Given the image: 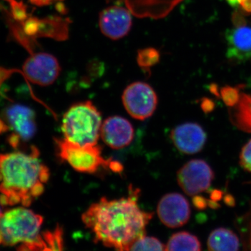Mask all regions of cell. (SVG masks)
Here are the masks:
<instances>
[{
    "label": "cell",
    "instance_id": "13",
    "mask_svg": "<svg viewBox=\"0 0 251 251\" xmlns=\"http://www.w3.org/2000/svg\"><path fill=\"white\" fill-rule=\"evenodd\" d=\"M172 141L176 149L186 154H195L204 148L206 142L205 131L196 123H185L172 130Z\"/></svg>",
    "mask_w": 251,
    "mask_h": 251
},
{
    "label": "cell",
    "instance_id": "23",
    "mask_svg": "<svg viewBox=\"0 0 251 251\" xmlns=\"http://www.w3.org/2000/svg\"><path fill=\"white\" fill-rule=\"evenodd\" d=\"M193 201H194L193 203L198 209H203L207 206V201L205 198L201 197V196H195Z\"/></svg>",
    "mask_w": 251,
    "mask_h": 251
},
{
    "label": "cell",
    "instance_id": "15",
    "mask_svg": "<svg viewBox=\"0 0 251 251\" xmlns=\"http://www.w3.org/2000/svg\"><path fill=\"white\" fill-rule=\"evenodd\" d=\"M239 246L237 234L224 227L214 229L208 238L209 251H239Z\"/></svg>",
    "mask_w": 251,
    "mask_h": 251
},
{
    "label": "cell",
    "instance_id": "20",
    "mask_svg": "<svg viewBox=\"0 0 251 251\" xmlns=\"http://www.w3.org/2000/svg\"><path fill=\"white\" fill-rule=\"evenodd\" d=\"M221 96L224 103L232 108L239 102L241 97L240 91L230 86H226L221 89Z\"/></svg>",
    "mask_w": 251,
    "mask_h": 251
},
{
    "label": "cell",
    "instance_id": "29",
    "mask_svg": "<svg viewBox=\"0 0 251 251\" xmlns=\"http://www.w3.org/2000/svg\"><path fill=\"white\" fill-rule=\"evenodd\" d=\"M53 251H62V247H57Z\"/></svg>",
    "mask_w": 251,
    "mask_h": 251
},
{
    "label": "cell",
    "instance_id": "5",
    "mask_svg": "<svg viewBox=\"0 0 251 251\" xmlns=\"http://www.w3.org/2000/svg\"><path fill=\"white\" fill-rule=\"evenodd\" d=\"M54 142L59 158L79 173L93 174L100 167L117 173L123 171V166L120 162L104 158L98 145H77L65 138H56Z\"/></svg>",
    "mask_w": 251,
    "mask_h": 251
},
{
    "label": "cell",
    "instance_id": "10",
    "mask_svg": "<svg viewBox=\"0 0 251 251\" xmlns=\"http://www.w3.org/2000/svg\"><path fill=\"white\" fill-rule=\"evenodd\" d=\"M99 24L102 34L112 40H118L131 29V14L122 6H108L100 13Z\"/></svg>",
    "mask_w": 251,
    "mask_h": 251
},
{
    "label": "cell",
    "instance_id": "22",
    "mask_svg": "<svg viewBox=\"0 0 251 251\" xmlns=\"http://www.w3.org/2000/svg\"><path fill=\"white\" fill-rule=\"evenodd\" d=\"M232 20L234 27H239L247 24V20L240 11H234V14H232Z\"/></svg>",
    "mask_w": 251,
    "mask_h": 251
},
{
    "label": "cell",
    "instance_id": "11",
    "mask_svg": "<svg viewBox=\"0 0 251 251\" xmlns=\"http://www.w3.org/2000/svg\"><path fill=\"white\" fill-rule=\"evenodd\" d=\"M4 122L9 130L14 132L21 141H28L36 132L34 112L25 105L16 104L10 105L4 112Z\"/></svg>",
    "mask_w": 251,
    "mask_h": 251
},
{
    "label": "cell",
    "instance_id": "26",
    "mask_svg": "<svg viewBox=\"0 0 251 251\" xmlns=\"http://www.w3.org/2000/svg\"><path fill=\"white\" fill-rule=\"evenodd\" d=\"M9 130V127L6 125V122H4V120L0 118V134L6 133Z\"/></svg>",
    "mask_w": 251,
    "mask_h": 251
},
{
    "label": "cell",
    "instance_id": "31",
    "mask_svg": "<svg viewBox=\"0 0 251 251\" xmlns=\"http://www.w3.org/2000/svg\"><path fill=\"white\" fill-rule=\"evenodd\" d=\"M2 211H1V206H0V217H1V216L2 215Z\"/></svg>",
    "mask_w": 251,
    "mask_h": 251
},
{
    "label": "cell",
    "instance_id": "14",
    "mask_svg": "<svg viewBox=\"0 0 251 251\" xmlns=\"http://www.w3.org/2000/svg\"><path fill=\"white\" fill-rule=\"evenodd\" d=\"M227 58L234 62L251 59V25L239 26L226 31Z\"/></svg>",
    "mask_w": 251,
    "mask_h": 251
},
{
    "label": "cell",
    "instance_id": "19",
    "mask_svg": "<svg viewBox=\"0 0 251 251\" xmlns=\"http://www.w3.org/2000/svg\"><path fill=\"white\" fill-rule=\"evenodd\" d=\"M159 58L160 54L158 50L150 48L140 50L137 59L140 67L148 69L158 63Z\"/></svg>",
    "mask_w": 251,
    "mask_h": 251
},
{
    "label": "cell",
    "instance_id": "6",
    "mask_svg": "<svg viewBox=\"0 0 251 251\" xmlns=\"http://www.w3.org/2000/svg\"><path fill=\"white\" fill-rule=\"evenodd\" d=\"M122 102L127 112L134 119L145 120L154 113L158 97L146 82H135L127 86L122 94Z\"/></svg>",
    "mask_w": 251,
    "mask_h": 251
},
{
    "label": "cell",
    "instance_id": "25",
    "mask_svg": "<svg viewBox=\"0 0 251 251\" xmlns=\"http://www.w3.org/2000/svg\"><path fill=\"white\" fill-rule=\"evenodd\" d=\"M240 7L245 14H251V0H242Z\"/></svg>",
    "mask_w": 251,
    "mask_h": 251
},
{
    "label": "cell",
    "instance_id": "3",
    "mask_svg": "<svg viewBox=\"0 0 251 251\" xmlns=\"http://www.w3.org/2000/svg\"><path fill=\"white\" fill-rule=\"evenodd\" d=\"M42 216L25 207L3 213L0 217V244H22L18 251H50L49 243L40 234Z\"/></svg>",
    "mask_w": 251,
    "mask_h": 251
},
{
    "label": "cell",
    "instance_id": "18",
    "mask_svg": "<svg viewBox=\"0 0 251 251\" xmlns=\"http://www.w3.org/2000/svg\"><path fill=\"white\" fill-rule=\"evenodd\" d=\"M129 251H166V248L156 238L145 236L135 242Z\"/></svg>",
    "mask_w": 251,
    "mask_h": 251
},
{
    "label": "cell",
    "instance_id": "12",
    "mask_svg": "<svg viewBox=\"0 0 251 251\" xmlns=\"http://www.w3.org/2000/svg\"><path fill=\"white\" fill-rule=\"evenodd\" d=\"M100 136L105 145L113 150L128 146L134 138V128L126 119L120 116L108 117L102 124Z\"/></svg>",
    "mask_w": 251,
    "mask_h": 251
},
{
    "label": "cell",
    "instance_id": "4",
    "mask_svg": "<svg viewBox=\"0 0 251 251\" xmlns=\"http://www.w3.org/2000/svg\"><path fill=\"white\" fill-rule=\"evenodd\" d=\"M102 124L100 111L90 100L74 104L63 117L64 138L77 145H97Z\"/></svg>",
    "mask_w": 251,
    "mask_h": 251
},
{
    "label": "cell",
    "instance_id": "2",
    "mask_svg": "<svg viewBox=\"0 0 251 251\" xmlns=\"http://www.w3.org/2000/svg\"><path fill=\"white\" fill-rule=\"evenodd\" d=\"M35 147L30 151L0 154V204L30 205L41 196L50 178L49 168L39 159Z\"/></svg>",
    "mask_w": 251,
    "mask_h": 251
},
{
    "label": "cell",
    "instance_id": "17",
    "mask_svg": "<svg viewBox=\"0 0 251 251\" xmlns=\"http://www.w3.org/2000/svg\"><path fill=\"white\" fill-rule=\"evenodd\" d=\"M201 244L197 237L187 232L173 234L166 247V251H201Z\"/></svg>",
    "mask_w": 251,
    "mask_h": 251
},
{
    "label": "cell",
    "instance_id": "16",
    "mask_svg": "<svg viewBox=\"0 0 251 251\" xmlns=\"http://www.w3.org/2000/svg\"><path fill=\"white\" fill-rule=\"evenodd\" d=\"M232 123L239 129L251 133V94H244L232 112Z\"/></svg>",
    "mask_w": 251,
    "mask_h": 251
},
{
    "label": "cell",
    "instance_id": "27",
    "mask_svg": "<svg viewBox=\"0 0 251 251\" xmlns=\"http://www.w3.org/2000/svg\"><path fill=\"white\" fill-rule=\"evenodd\" d=\"M226 1H227V4H228L229 6H232V7L238 8L240 6L242 0H226Z\"/></svg>",
    "mask_w": 251,
    "mask_h": 251
},
{
    "label": "cell",
    "instance_id": "30",
    "mask_svg": "<svg viewBox=\"0 0 251 251\" xmlns=\"http://www.w3.org/2000/svg\"><path fill=\"white\" fill-rule=\"evenodd\" d=\"M249 244H250V249H251V228L250 240H249Z\"/></svg>",
    "mask_w": 251,
    "mask_h": 251
},
{
    "label": "cell",
    "instance_id": "9",
    "mask_svg": "<svg viewBox=\"0 0 251 251\" xmlns=\"http://www.w3.org/2000/svg\"><path fill=\"white\" fill-rule=\"evenodd\" d=\"M157 214L167 227L176 228L184 226L191 216V207L186 198L177 193L166 194L157 206Z\"/></svg>",
    "mask_w": 251,
    "mask_h": 251
},
{
    "label": "cell",
    "instance_id": "28",
    "mask_svg": "<svg viewBox=\"0 0 251 251\" xmlns=\"http://www.w3.org/2000/svg\"><path fill=\"white\" fill-rule=\"evenodd\" d=\"M222 197V193L219 191H215L211 194V198L212 201H218Z\"/></svg>",
    "mask_w": 251,
    "mask_h": 251
},
{
    "label": "cell",
    "instance_id": "1",
    "mask_svg": "<svg viewBox=\"0 0 251 251\" xmlns=\"http://www.w3.org/2000/svg\"><path fill=\"white\" fill-rule=\"evenodd\" d=\"M140 191L130 186L127 197L100 198L83 213L82 220L95 236L96 242L116 251H129L140 238L145 237L152 213L140 209Z\"/></svg>",
    "mask_w": 251,
    "mask_h": 251
},
{
    "label": "cell",
    "instance_id": "21",
    "mask_svg": "<svg viewBox=\"0 0 251 251\" xmlns=\"http://www.w3.org/2000/svg\"><path fill=\"white\" fill-rule=\"evenodd\" d=\"M239 163L243 169L251 172V140L243 147L239 156Z\"/></svg>",
    "mask_w": 251,
    "mask_h": 251
},
{
    "label": "cell",
    "instance_id": "8",
    "mask_svg": "<svg viewBox=\"0 0 251 251\" xmlns=\"http://www.w3.org/2000/svg\"><path fill=\"white\" fill-rule=\"evenodd\" d=\"M23 71L28 80L46 87L55 82L60 74L61 67L52 54L38 52L28 57L23 64Z\"/></svg>",
    "mask_w": 251,
    "mask_h": 251
},
{
    "label": "cell",
    "instance_id": "24",
    "mask_svg": "<svg viewBox=\"0 0 251 251\" xmlns=\"http://www.w3.org/2000/svg\"><path fill=\"white\" fill-rule=\"evenodd\" d=\"M62 1L63 0H29L31 4L38 6H49V5Z\"/></svg>",
    "mask_w": 251,
    "mask_h": 251
},
{
    "label": "cell",
    "instance_id": "7",
    "mask_svg": "<svg viewBox=\"0 0 251 251\" xmlns=\"http://www.w3.org/2000/svg\"><path fill=\"white\" fill-rule=\"evenodd\" d=\"M214 171L206 162L193 159L181 167L177 173L179 186L188 196H198L210 187Z\"/></svg>",
    "mask_w": 251,
    "mask_h": 251
}]
</instances>
